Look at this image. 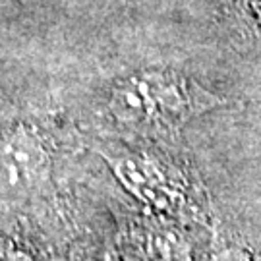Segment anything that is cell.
<instances>
[{
  "label": "cell",
  "instance_id": "2",
  "mask_svg": "<svg viewBox=\"0 0 261 261\" xmlns=\"http://www.w3.org/2000/svg\"><path fill=\"white\" fill-rule=\"evenodd\" d=\"M155 109L141 80H128L114 87L111 97L112 114L122 122H140Z\"/></svg>",
  "mask_w": 261,
  "mask_h": 261
},
{
  "label": "cell",
  "instance_id": "1",
  "mask_svg": "<svg viewBox=\"0 0 261 261\" xmlns=\"http://www.w3.org/2000/svg\"><path fill=\"white\" fill-rule=\"evenodd\" d=\"M48 157L31 132L18 128L0 143V190L23 194L43 182Z\"/></svg>",
  "mask_w": 261,
  "mask_h": 261
}]
</instances>
